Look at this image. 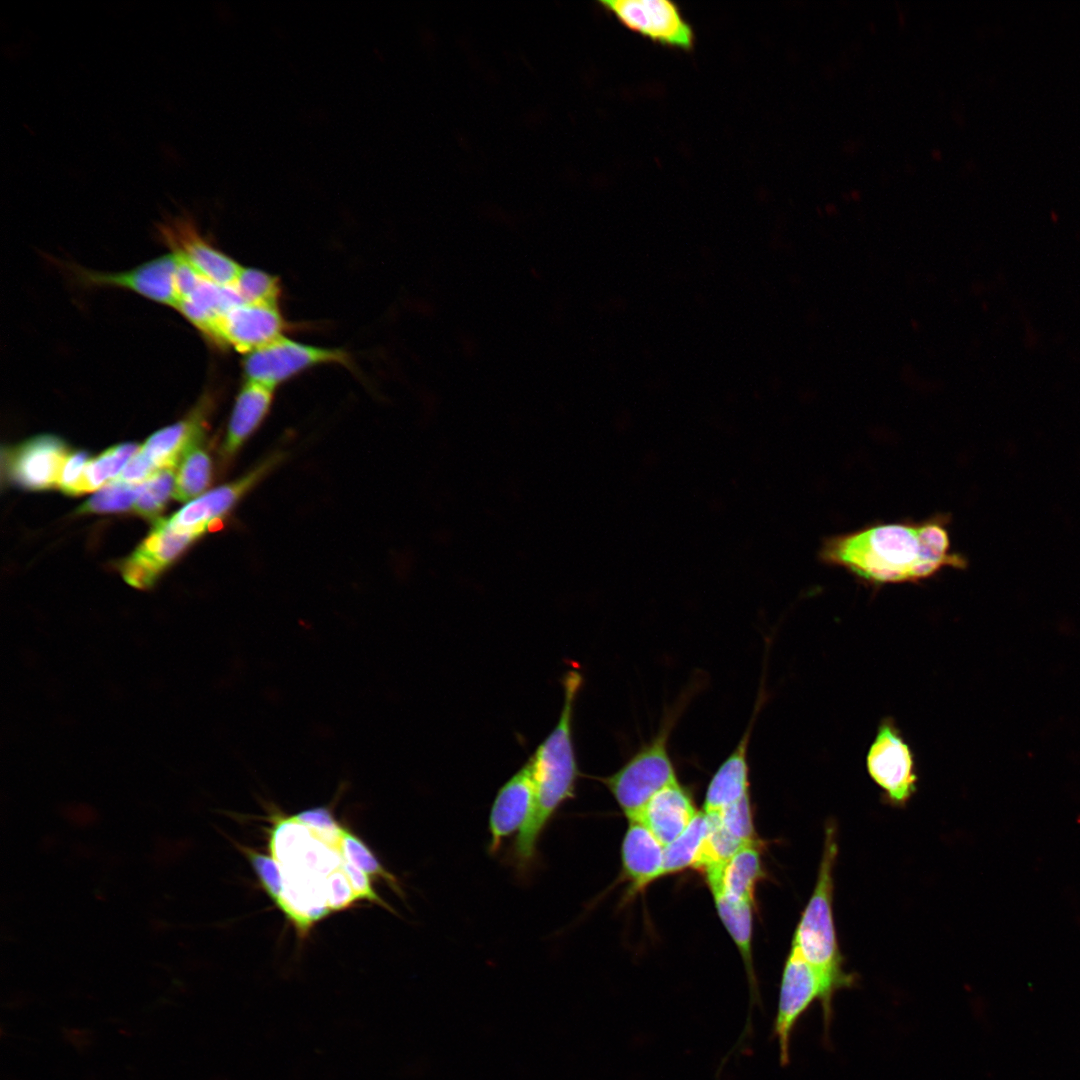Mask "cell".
<instances>
[{
  "instance_id": "6da1fadb",
  "label": "cell",
  "mask_w": 1080,
  "mask_h": 1080,
  "mask_svg": "<svg viewBox=\"0 0 1080 1080\" xmlns=\"http://www.w3.org/2000/svg\"><path fill=\"white\" fill-rule=\"evenodd\" d=\"M950 520L949 514L937 513L873 523L825 538L819 557L869 585L918 583L947 568H967V558L952 549Z\"/></svg>"
},
{
  "instance_id": "7a4b0ae2",
  "label": "cell",
  "mask_w": 1080,
  "mask_h": 1080,
  "mask_svg": "<svg viewBox=\"0 0 1080 1080\" xmlns=\"http://www.w3.org/2000/svg\"><path fill=\"white\" fill-rule=\"evenodd\" d=\"M583 678L568 670L562 679L563 706L557 724L530 757L535 784L531 816L517 833L509 860L519 877L527 878L538 858L540 838L558 809L575 797L579 769L573 744L572 722L575 700Z\"/></svg>"
},
{
  "instance_id": "3957f363",
  "label": "cell",
  "mask_w": 1080,
  "mask_h": 1080,
  "mask_svg": "<svg viewBox=\"0 0 1080 1080\" xmlns=\"http://www.w3.org/2000/svg\"><path fill=\"white\" fill-rule=\"evenodd\" d=\"M836 832L835 824L826 825L816 884L791 945L820 976L832 1001L837 991L856 983L855 974L844 969L833 915L834 867L838 853Z\"/></svg>"
},
{
  "instance_id": "277c9868",
  "label": "cell",
  "mask_w": 1080,
  "mask_h": 1080,
  "mask_svg": "<svg viewBox=\"0 0 1080 1080\" xmlns=\"http://www.w3.org/2000/svg\"><path fill=\"white\" fill-rule=\"evenodd\" d=\"M668 728L638 751L618 771L602 779L629 821L636 820L650 799L678 782L667 750Z\"/></svg>"
},
{
  "instance_id": "5b68a950",
  "label": "cell",
  "mask_w": 1080,
  "mask_h": 1080,
  "mask_svg": "<svg viewBox=\"0 0 1080 1080\" xmlns=\"http://www.w3.org/2000/svg\"><path fill=\"white\" fill-rule=\"evenodd\" d=\"M815 1000L821 1003L825 1031L828 1033L833 1017V1001L828 997L817 972L795 948L791 947L781 978L778 1010L774 1024L782 1065L789 1063L790 1042L797 1022Z\"/></svg>"
},
{
  "instance_id": "8992f818",
  "label": "cell",
  "mask_w": 1080,
  "mask_h": 1080,
  "mask_svg": "<svg viewBox=\"0 0 1080 1080\" xmlns=\"http://www.w3.org/2000/svg\"><path fill=\"white\" fill-rule=\"evenodd\" d=\"M866 767L885 800L904 807L917 790L913 753L894 720L881 721L866 757Z\"/></svg>"
},
{
  "instance_id": "52a82bcc",
  "label": "cell",
  "mask_w": 1080,
  "mask_h": 1080,
  "mask_svg": "<svg viewBox=\"0 0 1080 1080\" xmlns=\"http://www.w3.org/2000/svg\"><path fill=\"white\" fill-rule=\"evenodd\" d=\"M348 354L340 349L303 344L284 336L246 355L243 369L247 381L273 388L293 376L321 364L347 365Z\"/></svg>"
},
{
  "instance_id": "ba28073f",
  "label": "cell",
  "mask_w": 1080,
  "mask_h": 1080,
  "mask_svg": "<svg viewBox=\"0 0 1080 1080\" xmlns=\"http://www.w3.org/2000/svg\"><path fill=\"white\" fill-rule=\"evenodd\" d=\"M599 4L629 30L660 45L692 50L694 30L669 0H605Z\"/></svg>"
},
{
  "instance_id": "9c48e42d",
  "label": "cell",
  "mask_w": 1080,
  "mask_h": 1080,
  "mask_svg": "<svg viewBox=\"0 0 1080 1080\" xmlns=\"http://www.w3.org/2000/svg\"><path fill=\"white\" fill-rule=\"evenodd\" d=\"M281 458L279 454L272 455L240 478L204 492L168 518L169 524L179 531L203 535L272 471Z\"/></svg>"
},
{
  "instance_id": "30bf717a",
  "label": "cell",
  "mask_w": 1080,
  "mask_h": 1080,
  "mask_svg": "<svg viewBox=\"0 0 1080 1080\" xmlns=\"http://www.w3.org/2000/svg\"><path fill=\"white\" fill-rule=\"evenodd\" d=\"M70 451L65 442L51 434L34 436L3 455L7 479L28 490H45L58 485L60 472Z\"/></svg>"
},
{
  "instance_id": "8fae6325",
  "label": "cell",
  "mask_w": 1080,
  "mask_h": 1080,
  "mask_svg": "<svg viewBox=\"0 0 1080 1080\" xmlns=\"http://www.w3.org/2000/svg\"><path fill=\"white\" fill-rule=\"evenodd\" d=\"M158 230L172 253L204 279L221 286L234 285L242 267L203 238L190 217L169 218Z\"/></svg>"
},
{
  "instance_id": "7c38bea8",
  "label": "cell",
  "mask_w": 1080,
  "mask_h": 1080,
  "mask_svg": "<svg viewBox=\"0 0 1080 1080\" xmlns=\"http://www.w3.org/2000/svg\"><path fill=\"white\" fill-rule=\"evenodd\" d=\"M284 328L277 305L242 302L218 319L209 340L249 354L282 337Z\"/></svg>"
},
{
  "instance_id": "4fadbf2b",
  "label": "cell",
  "mask_w": 1080,
  "mask_h": 1080,
  "mask_svg": "<svg viewBox=\"0 0 1080 1080\" xmlns=\"http://www.w3.org/2000/svg\"><path fill=\"white\" fill-rule=\"evenodd\" d=\"M202 535L179 531L168 519H158L136 550L120 565L124 580L138 589L151 587L160 574Z\"/></svg>"
},
{
  "instance_id": "5bb4252c",
  "label": "cell",
  "mask_w": 1080,
  "mask_h": 1080,
  "mask_svg": "<svg viewBox=\"0 0 1080 1080\" xmlns=\"http://www.w3.org/2000/svg\"><path fill=\"white\" fill-rule=\"evenodd\" d=\"M535 784L531 759L516 771L497 791L488 822V851L496 854L504 839L520 831L532 814Z\"/></svg>"
},
{
  "instance_id": "9a60e30c",
  "label": "cell",
  "mask_w": 1080,
  "mask_h": 1080,
  "mask_svg": "<svg viewBox=\"0 0 1080 1080\" xmlns=\"http://www.w3.org/2000/svg\"><path fill=\"white\" fill-rule=\"evenodd\" d=\"M177 266V256L171 253L124 272L102 273L84 270L79 272V275L88 285L127 289L155 302L176 308L178 303L175 285Z\"/></svg>"
},
{
  "instance_id": "2e32d148",
  "label": "cell",
  "mask_w": 1080,
  "mask_h": 1080,
  "mask_svg": "<svg viewBox=\"0 0 1080 1080\" xmlns=\"http://www.w3.org/2000/svg\"><path fill=\"white\" fill-rule=\"evenodd\" d=\"M664 845L640 821H629L621 846L624 876L639 891L662 877Z\"/></svg>"
},
{
  "instance_id": "e0dca14e",
  "label": "cell",
  "mask_w": 1080,
  "mask_h": 1080,
  "mask_svg": "<svg viewBox=\"0 0 1080 1080\" xmlns=\"http://www.w3.org/2000/svg\"><path fill=\"white\" fill-rule=\"evenodd\" d=\"M697 812L687 791L675 782L655 794L636 820L666 846L689 826Z\"/></svg>"
},
{
  "instance_id": "ac0fdd59",
  "label": "cell",
  "mask_w": 1080,
  "mask_h": 1080,
  "mask_svg": "<svg viewBox=\"0 0 1080 1080\" xmlns=\"http://www.w3.org/2000/svg\"><path fill=\"white\" fill-rule=\"evenodd\" d=\"M207 406L203 401L183 420L152 434L138 453L155 469L177 466L183 454L202 440Z\"/></svg>"
},
{
  "instance_id": "d6986e66",
  "label": "cell",
  "mask_w": 1080,
  "mask_h": 1080,
  "mask_svg": "<svg viewBox=\"0 0 1080 1080\" xmlns=\"http://www.w3.org/2000/svg\"><path fill=\"white\" fill-rule=\"evenodd\" d=\"M273 388L247 381L241 388L228 423L222 446L225 458L234 456L267 415Z\"/></svg>"
},
{
  "instance_id": "ffe728a7",
  "label": "cell",
  "mask_w": 1080,
  "mask_h": 1080,
  "mask_svg": "<svg viewBox=\"0 0 1080 1080\" xmlns=\"http://www.w3.org/2000/svg\"><path fill=\"white\" fill-rule=\"evenodd\" d=\"M762 875L761 857L756 844L744 846L720 869L705 873L711 891L720 892L731 902L751 903L755 886Z\"/></svg>"
},
{
  "instance_id": "44dd1931",
  "label": "cell",
  "mask_w": 1080,
  "mask_h": 1080,
  "mask_svg": "<svg viewBox=\"0 0 1080 1080\" xmlns=\"http://www.w3.org/2000/svg\"><path fill=\"white\" fill-rule=\"evenodd\" d=\"M242 302L234 285L221 286L202 278L194 290L179 301L176 309L210 339L218 319Z\"/></svg>"
},
{
  "instance_id": "7402d4cb",
  "label": "cell",
  "mask_w": 1080,
  "mask_h": 1080,
  "mask_svg": "<svg viewBox=\"0 0 1080 1080\" xmlns=\"http://www.w3.org/2000/svg\"><path fill=\"white\" fill-rule=\"evenodd\" d=\"M749 730L739 741L734 751L720 765L709 782L703 811L717 813L738 802L748 792L747 747Z\"/></svg>"
},
{
  "instance_id": "603a6c76",
  "label": "cell",
  "mask_w": 1080,
  "mask_h": 1080,
  "mask_svg": "<svg viewBox=\"0 0 1080 1080\" xmlns=\"http://www.w3.org/2000/svg\"><path fill=\"white\" fill-rule=\"evenodd\" d=\"M717 913L735 942L742 959L752 987L756 986L752 967V906L751 902H731L720 892L711 891Z\"/></svg>"
},
{
  "instance_id": "cb8c5ba5",
  "label": "cell",
  "mask_w": 1080,
  "mask_h": 1080,
  "mask_svg": "<svg viewBox=\"0 0 1080 1080\" xmlns=\"http://www.w3.org/2000/svg\"><path fill=\"white\" fill-rule=\"evenodd\" d=\"M708 831L707 815L697 812L689 826L671 843L664 847L662 877L696 868Z\"/></svg>"
},
{
  "instance_id": "d4e9b609",
  "label": "cell",
  "mask_w": 1080,
  "mask_h": 1080,
  "mask_svg": "<svg viewBox=\"0 0 1080 1080\" xmlns=\"http://www.w3.org/2000/svg\"><path fill=\"white\" fill-rule=\"evenodd\" d=\"M211 478V460L201 441L193 444L177 465L173 496L180 502L202 495Z\"/></svg>"
},
{
  "instance_id": "484cf974",
  "label": "cell",
  "mask_w": 1080,
  "mask_h": 1080,
  "mask_svg": "<svg viewBox=\"0 0 1080 1080\" xmlns=\"http://www.w3.org/2000/svg\"><path fill=\"white\" fill-rule=\"evenodd\" d=\"M140 449L133 442H125L108 448L89 460L83 474L80 494L99 489L106 482L115 480Z\"/></svg>"
},
{
  "instance_id": "4316f807",
  "label": "cell",
  "mask_w": 1080,
  "mask_h": 1080,
  "mask_svg": "<svg viewBox=\"0 0 1080 1080\" xmlns=\"http://www.w3.org/2000/svg\"><path fill=\"white\" fill-rule=\"evenodd\" d=\"M143 488L142 483L113 480L100 488L78 509L79 514L122 512L134 507Z\"/></svg>"
},
{
  "instance_id": "83f0119b",
  "label": "cell",
  "mask_w": 1080,
  "mask_h": 1080,
  "mask_svg": "<svg viewBox=\"0 0 1080 1080\" xmlns=\"http://www.w3.org/2000/svg\"><path fill=\"white\" fill-rule=\"evenodd\" d=\"M176 471L177 466H166L143 482L142 491L133 507L137 514L147 519L158 516L174 493Z\"/></svg>"
},
{
  "instance_id": "f1b7e54d",
  "label": "cell",
  "mask_w": 1080,
  "mask_h": 1080,
  "mask_svg": "<svg viewBox=\"0 0 1080 1080\" xmlns=\"http://www.w3.org/2000/svg\"><path fill=\"white\" fill-rule=\"evenodd\" d=\"M339 851L342 859L353 864L368 876L381 877L392 889L402 895L398 880L380 864L368 847L345 828L342 831Z\"/></svg>"
},
{
  "instance_id": "f546056e",
  "label": "cell",
  "mask_w": 1080,
  "mask_h": 1080,
  "mask_svg": "<svg viewBox=\"0 0 1080 1080\" xmlns=\"http://www.w3.org/2000/svg\"><path fill=\"white\" fill-rule=\"evenodd\" d=\"M234 287L248 303L277 305L281 291L278 278L259 269L243 267Z\"/></svg>"
},
{
  "instance_id": "4dcf8cb0",
  "label": "cell",
  "mask_w": 1080,
  "mask_h": 1080,
  "mask_svg": "<svg viewBox=\"0 0 1080 1080\" xmlns=\"http://www.w3.org/2000/svg\"><path fill=\"white\" fill-rule=\"evenodd\" d=\"M715 814L733 837L746 845L756 844L749 794Z\"/></svg>"
},
{
  "instance_id": "1f68e13d",
  "label": "cell",
  "mask_w": 1080,
  "mask_h": 1080,
  "mask_svg": "<svg viewBox=\"0 0 1080 1080\" xmlns=\"http://www.w3.org/2000/svg\"><path fill=\"white\" fill-rule=\"evenodd\" d=\"M254 868L263 888L276 903L283 891L280 864L272 856L260 854L248 848H241Z\"/></svg>"
},
{
  "instance_id": "d6a6232c",
  "label": "cell",
  "mask_w": 1080,
  "mask_h": 1080,
  "mask_svg": "<svg viewBox=\"0 0 1080 1080\" xmlns=\"http://www.w3.org/2000/svg\"><path fill=\"white\" fill-rule=\"evenodd\" d=\"M88 462L89 456L86 451L70 452L63 463L57 487L67 495H80L82 478Z\"/></svg>"
},
{
  "instance_id": "836d02e7",
  "label": "cell",
  "mask_w": 1080,
  "mask_h": 1080,
  "mask_svg": "<svg viewBox=\"0 0 1080 1080\" xmlns=\"http://www.w3.org/2000/svg\"><path fill=\"white\" fill-rule=\"evenodd\" d=\"M290 817L293 821L317 831H330L340 827L327 806L309 808Z\"/></svg>"
},
{
  "instance_id": "e575fe53",
  "label": "cell",
  "mask_w": 1080,
  "mask_h": 1080,
  "mask_svg": "<svg viewBox=\"0 0 1080 1080\" xmlns=\"http://www.w3.org/2000/svg\"><path fill=\"white\" fill-rule=\"evenodd\" d=\"M64 815L70 822L79 826L90 825L96 819L93 810L82 806L70 807L65 811Z\"/></svg>"
}]
</instances>
